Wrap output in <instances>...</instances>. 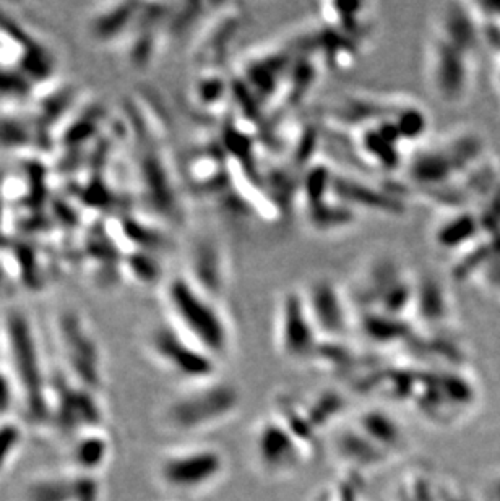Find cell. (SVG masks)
<instances>
[{
	"label": "cell",
	"instance_id": "cell-1",
	"mask_svg": "<svg viewBox=\"0 0 500 501\" xmlns=\"http://www.w3.org/2000/svg\"><path fill=\"white\" fill-rule=\"evenodd\" d=\"M165 302L174 323L207 349H221L228 342V321L218 299L211 297L187 276H176L165 285Z\"/></svg>",
	"mask_w": 500,
	"mask_h": 501
},
{
	"label": "cell",
	"instance_id": "cell-2",
	"mask_svg": "<svg viewBox=\"0 0 500 501\" xmlns=\"http://www.w3.org/2000/svg\"><path fill=\"white\" fill-rule=\"evenodd\" d=\"M7 328L10 354H12L15 373L20 380L25 400H27L29 417L43 418L46 414V397L33 334L29 333L27 320L20 315L8 320Z\"/></svg>",
	"mask_w": 500,
	"mask_h": 501
},
{
	"label": "cell",
	"instance_id": "cell-3",
	"mask_svg": "<svg viewBox=\"0 0 500 501\" xmlns=\"http://www.w3.org/2000/svg\"><path fill=\"white\" fill-rule=\"evenodd\" d=\"M445 36L432 33L427 45V76L433 93L443 101H457L464 93L466 83V62L458 60L463 52H457Z\"/></svg>",
	"mask_w": 500,
	"mask_h": 501
},
{
	"label": "cell",
	"instance_id": "cell-4",
	"mask_svg": "<svg viewBox=\"0 0 500 501\" xmlns=\"http://www.w3.org/2000/svg\"><path fill=\"white\" fill-rule=\"evenodd\" d=\"M62 344L74 372L85 385H98L99 357L95 341L86 333L85 326L75 315H67L60 321Z\"/></svg>",
	"mask_w": 500,
	"mask_h": 501
},
{
	"label": "cell",
	"instance_id": "cell-5",
	"mask_svg": "<svg viewBox=\"0 0 500 501\" xmlns=\"http://www.w3.org/2000/svg\"><path fill=\"white\" fill-rule=\"evenodd\" d=\"M190 273L187 278L193 284H197L211 297L219 299L226 283V257L219 245L211 240L198 244L192 255Z\"/></svg>",
	"mask_w": 500,
	"mask_h": 501
},
{
	"label": "cell",
	"instance_id": "cell-6",
	"mask_svg": "<svg viewBox=\"0 0 500 501\" xmlns=\"http://www.w3.org/2000/svg\"><path fill=\"white\" fill-rule=\"evenodd\" d=\"M59 418L64 427H75L81 422H95L98 411L85 393L64 391L59 401Z\"/></svg>",
	"mask_w": 500,
	"mask_h": 501
},
{
	"label": "cell",
	"instance_id": "cell-7",
	"mask_svg": "<svg viewBox=\"0 0 500 501\" xmlns=\"http://www.w3.org/2000/svg\"><path fill=\"white\" fill-rule=\"evenodd\" d=\"M104 454V443L98 438H91L86 443H81L78 449V459L85 466L98 464Z\"/></svg>",
	"mask_w": 500,
	"mask_h": 501
},
{
	"label": "cell",
	"instance_id": "cell-8",
	"mask_svg": "<svg viewBox=\"0 0 500 501\" xmlns=\"http://www.w3.org/2000/svg\"><path fill=\"white\" fill-rule=\"evenodd\" d=\"M10 406V390L7 385V380L0 376V412L5 411Z\"/></svg>",
	"mask_w": 500,
	"mask_h": 501
}]
</instances>
